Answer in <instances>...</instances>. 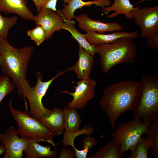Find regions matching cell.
I'll return each instance as SVG.
<instances>
[{
  "label": "cell",
  "instance_id": "9c48e42d",
  "mask_svg": "<svg viewBox=\"0 0 158 158\" xmlns=\"http://www.w3.org/2000/svg\"><path fill=\"white\" fill-rule=\"evenodd\" d=\"M76 83V85L73 87L75 90L74 92H71L65 90L62 91L60 94H68L73 98L71 101L68 104V107L76 109H81L94 97L97 83L95 80L90 77Z\"/></svg>",
  "mask_w": 158,
  "mask_h": 158
},
{
  "label": "cell",
  "instance_id": "603a6c76",
  "mask_svg": "<svg viewBox=\"0 0 158 158\" xmlns=\"http://www.w3.org/2000/svg\"><path fill=\"white\" fill-rule=\"evenodd\" d=\"M146 134V138L151 147L153 150L154 157L158 158V116L153 121Z\"/></svg>",
  "mask_w": 158,
  "mask_h": 158
},
{
  "label": "cell",
  "instance_id": "83f0119b",
  "mask_svg": "<svg viewBox=\"0 0 158 158\" xmlns=\"http://www.w3.org/2000/svg\"><path fill=\"white\" fill-rule=\"evenodd\" d=\"M15 87L10 78L5 75H0V103L8 94L13 91Z\"/></svg>",
  "mask_w": 158,
  "mask_h": 158
},
{
  "label": "cell",
  "instance_id": "e0dca14e",
  "mask_svg": "<svg viewBox=\"0 0 158 158\" xmlns=\"http://www.w3.org/2000/svg\"><path fill=\"white\" fill-rule=\"evenodd\" d=\"M93 57L79 46L78 59L74 65L69 67L70 71H74L80 80L89 78L93 67Z\"/></svg>",
  "mask_w": 158,
  "mask_h": 158
},
{
  "label": "cell",
  "instance_id": "836d02e7",
  "mask_svg": "<svg viewBox=\"0 0 158 158\" xmlns=\"http://www.w3.org/2000/svg\"><path fill=\"white\" fill-rule=\"evenodd\" d=\"M34 3L36 8H37L43 0H32Z\"/></svg>",
  "mask_w": 158,
  "mask_h": 158
},
{
  "label": "cell",
  "instance_id": "ba28073f",
  "mask_svg": "<svg viewBox=\"0 0 158 158\" xmlns=\"http://www.w3.org/2000/svg\"><path fill=\"white\" fill-rule=\"evenodd\" d=\"M132 18L141 30L142 37L147 38L158 34V6L135 7L132 12Z\"/></svg>",
  "mask_w": 158,
  "mask_h": 158
},
{
  "label": "cell",
  "instance_id": "4fadbf2b",
  "mask_svg": "<svg viewBox=\"0 0 158 158\" xmlns=\"http://www.w3.org/2000/svg\"><path fill=\"white\" fill-rule=\"evenodd\" d=\"M63 8L57 11L63 17L65 20L70 21L74 18L75 11L84 6H90L94 5L103 8L109 6L110 0H94L85 1L82 0H63Z\"/></svg>",
  "mask_w": 158,
  "mask_h": 158
},
{
  "label": "cell",
  "instance_id": "2e32d148",
  "mask_svg": "<svg viewBox=\"0 0 158 158\" xmlns=\"http://www.w3.org/2000/svg\"><path fill=\"white\" fill-rule=\"evenodd\" d=\"M39 121L55 136L61 135L65 131L63 110L59 107L53 108L50 114Z\"/></svg>",
  "mask_w": 158,
  "mask_h": 158
},
{
  "label": "cell",
  "instance_id": "5bb4252c",
  "mask_svg": "<svg viewBox=\"0 0 158 158\" xmlns=\"http://www.w3.org/2000/svg\"><path fill=\"white\" fill-rule=\"evenodd\" d=\"M85 35L87 41L95 45L99 44H109L121 38H127L133 39L138 35L137 30L130 32L116 31L110 34H101L93 31L86 32Z\"/></svg>",
  "mask_w": 158,
  "mask_h": 158
},
{
  "label": "cell",
  "instance_id": "ac0fdd59",
  "mask_svg": "<svg viewBox=\"0 0 158 158\" xmlns=\"http://www.w3.org/2000/svg\"><path fill=\"white\" fill-rule=\"evenodd\" d=\"M51 146H44L35 141L30 142L24 150L25 158H55L57 154V149L51 150Z\"/></svg>",
  "mask_w": 158,
  "mask_h": 158
},
{
  "label": "cell",
  "instance_id": "f1b7e54d",
  "mask_svg": "<svg viewBox=\"0 0 158 158\" xmlns=\"http://www.w3.org/2000/svg\"><path fill=\"white\" fill-rule=\"evenodd\" d=\"M27 34L38 46L46 40L45 31L42 27L40 25H37L34 28L28 30Z\"/></svg>",
  "mask_w": 158,
  "mask_h": 158
},
{
  "label": "cell",
  "instance_id": "7c38bea8",
  "mask_svg": "<svg viewBox=\"0 0 158 158\" xmlns=\"http://www.w3.org/2000/svg\"><path fill=\"white\" fill-rule=\"evenodd\" d=\"M38 13L35 20V24L41 25L44 28L46 40L50 38L56 31L62 29L65 20L57 11L47 8Z\"/></svg>",
  "mask_w": 158,
  "mask_h": 158
},
{
  "label": "cell",
  "instance_id": "484cf974",
  "mask_svg": "<svg viewBox=\"0 0 158 158\" xmlns=\"http://www.w3.org/2000/svg\"><path fill=\"white\" fill-rule=\"evenodd\" d=\"M151 146L146 138L141 137L138 142L134 152L131 153L128 158H147L148 150Z\"/></svg>",
  "mask_w": 158,
  "mask_h": 158
},
{
  "label": "cell",
  "instance_id": "ffe728a7",
  "mask_svg": "<svg viewBox=\"0 0 158 158\" xmlns=\"http://www.w3.org/2000/svg\"><path fill=\"white\" fill-rule=\"evenodd\" d=\"M62 29L68 31L72 37L78 42L79 46L93 56L96 54L95 45L90 44L87 40L84 34L80 33L75 27V21L65 20Z\"/></svg>",
  "mask_w": 158,
  "mask_h": 158
},
{
  "label": "cell",
  "instance_id": "d6986e66",
  "mask_svg": "<svg viewBox=\"0 0 158 158\" xmlns=\"http://www.w3.org/2000/svg\"><path fill=\"white\" fill-rule=\"evenodd\" d=\"M135 7L130 2V0H114L113 4L110 6L104 7L103 11L105 14L112 11L115 12L107 16L108 18L116 17L120 14H123L127 18H132V12Z\"/></svg>",
  "mask_w": 158,
  "mask_h": 158
},
{
  "label": "cell",
  "instance_id": "f546056e",
  "mask_svg": "<svg viewBox=\"0 0 158 158\" xmlns=\"http://www.w3.org/2000/svg\"><path fill=\"white\" fill-rule=\"evenodd\" d=\"M58 0H43L41 3L36 8L38 13L47 8H49L56 11V5Z\"/></svg>",
  "mask_w": 158,
  "mask_h": 158
},
{
  "label": "cell",
  "instance_id": "30bf717a",
  "mask_svg": "<svg viewBox=\"0 0 158 158\" xmlns=\"http://www.w3.org/2000/svg\"><path fill=\"white\" fill-rule=\"evenodd\" d=\"M17 130L11 126L6 132L0 133V142L5 146L6 152L3 158H22L23 152L28 145L34 141L28 137L18 136Z\"/></svg>",
  "mask_w": 158,
  "mask_h": 158
},
{
  "label": "cell",
  "instance_id": "9a60e30c",
  "mask_svg": "<svg viewBox=\"0 0 158 158\" xmlns=\"http://www.w3.org/2000/svg\"><path fill=\"white\" fill-rule=\"evenodd\" d=\"M27 4L26 0H0V12L16 14L24 20L35 21L36 16Z\"/></svg>",
  "mask_w": 158,
  "mask_h": 158
},
{
  "label": "cell",
  "instance_id": "44dd1931",
  "mask_svg": "<svg viewBox=\"0 0 158 158\" xmlns=\"http://www.w3.org/2000/svg\"><path fill=\"white\" fill-rule=\"evenodd\" d=\"M63 110L64 132L72 133L79 130L82 121L80 115L76 109L67 105Z\"/></svg>",
  "mask_w": 158,
  "mask_h": 158
},
{
  "label": "cell",
  "instance_id": "e575fe53",
  "mask_svg": "<svg viewBox=\"0 0 158 158\" xmlns=\"http://www.w3.org/2000/svg\"><path fill=\"white\" fill-rule=\"evenodd\" d=\"M2 64V58L1 56V53L0 52V66H1V65Z\"/></svg>",
  "mask_w": 158,
  "mask_h": 158
},
{
  "label": "cell",
  "instance_id": "8fae6325",
  "mask_svg": "<svg viewBox=\"0 0 158 158\" xmlns=\"http://www.w3.org/2000/svg\"><path fill=\"white\" fill-rule=\"evenodd\" d=\"M73 19L78 23L79 28L86 32L91 31L103 34L121 31L123 28L122 25L117 22L104 23L99 20H94L86 13L74 16Z\"/></svg>",
  "mask_w": 158,
  "mask_h": 158
},
{
  "label": "cell",
  "instance_id": "7402d4cb",
  "mask_svg": "<svg viewBox=\"0 0 158 158\" xmlns=\"http://www.w3.org/2000/svg\"><path fill=\"white\" fill-rule=\"evenodd\" d=\"M120 146L113 139L89 158H120Z\"/></svg>",
  "mask_w": 158,
  "mask_h": 158
},
{
  "label": "cell",
  "instance_id": "277c9868",
  "mask_svg": "<svg viewBox=\"0 0 158 158\" xmlns=\"http://www.w3.org/2000/svg\"><path fill=\"white\" fill-rule=\"evenodd\" d=\"M141 81L140 95L133 111V118L151 123L158 116V76L144 75Z\"/></svg>",
  "mask_w": 158,
  "mask_h": 158
},
{
  "label": "cell",
  "instance_id": "4316f807",
  "mask_svg": "<svg viewBox=\"0 0 158 158\" xmlns=\"http://www.w3.org/2000/svg\"><path fill=\"white\" fill-rule=\"evenodd\" d=\"M18 19L17 16L4 17L0 12V38L7 39L9 30L16 23Z\"/></svg>",
  "mask_w": 158,
  "mask_h": 158
},
{
  "label": "cell",
  "instance_id": "cb8c5ba5",
  "mask_svg": "<svg viewBox=\"0 0 158 158\" xmlns=\"http://www.w3.org/2000/svg\"><path fill=\"white\" fill-rule=\"evenodd\" d=\"M94 130V128L91 126L87 125L81 129L74 132L67 133L64 132L62 141V145L63 147L71 146L74 144V140L77 137L82 134L90 136L93 133Z\"/></svg>",
  "mask_w": 158,
  "mask_h": 158
},
{
  "label": "cell",
  "instance_id": "7a4b0ae2",
  "mask_svg": "<svg viewBox=\"0 0 158 158\" xmlns=\"http://www.w3.org/2000/svg\"><path fill=\"white\" fill-rule=\"evenodd\" d=\"M33 50L32 46L16 48L10 44L7 39L0 38L1 70L4 75L12 79L18 94L22 98H23L27 71Z\"/></svg>",
  "mask_w": 158,
  "mask_h": 158
},
{
  "label": "cell",
  "instance_id": "52a82bcc",
  "mask_svg": "<svg viewBox=\"0 0 158 158\" xmlns=\"http://www.w3.org/2000/svg\"><path fill=\"white\" fill-rule=\"evenodd\" d=\"M69 71L68 67L64 71H59L54 77L46 81H42L43 75L41 72H38L36 74L37 83L32 87L30 86L29 81L27 80L24 90L23 98H26L29 102L30 108L28 113L31 116L39 121L51 113L52 110L47 109L43 106L42 99L53 81Z\"/></svg>",
  "mask_w": 158,
  "mask_h": 158
},
{
  "label": "cell",
  "instance_id": "d590c367",
  "mask_svg": "<svg viewBox=\"0 0 158 158\" xmlns=\"http://www.w3.org/2000/svg\"></svg>",
  "mask_w": 158,
  "mask_h": 158
},
{
  "label": "cell",
  "instance_id": "8992f818",
  "mask_svg": "<svg viewBox=\"0 0 158 158\" xmlns=\"http://www.w3.org/2000/svg\"><path fill=\"white\" fill-rule=\"evenodd\" d=\"M151 123L134 118L116 127L110 135L120 145L121 157L126 151L130 150L131 153L134 152L138 142L142 135L146 133Z\"/></svg>",
  "mask_w": 158,
  "mask_h": 158
},
{
  "label": "cell",
  "instance_id": "d4e9b609",
  "mask_svg": "<svg viewBox=\"0 0 158 158\" xmlns=\"http://www.w3.org/2000/svg\"><path fill=\"white\" fill-rule=\"evenodd\" d=\"M98 143V141L90 136L85 137L83 139L81 144L83 148L82 150L78 149L74 144L71 146L74 150L76 157L77 158H87L88 153L90 149L96 146Z\"/></svg>",
  "mask_w": 158,
  "mask_h": 158
},
{
  "label": "cell",
  "instance_id": "3957f363",
  "mask_svg": "<svg viewBox=\"0 0 158 158\" xmlns=\"http://www.w3.org/2000/svg\"><path fill=\"white\" fill-rule=\"evenodd\" d=\"M133 40L123 38L110 43L94 45L104 73H107L116 65L133 62L137 55V47Z\"/></svg>",
  "mask_w": 158,
  "mask_h": 158
},
{
  "label": "cell",
  "instance_id": "4dcf8cb0",
  "mask_svg": "<svg viewBox=\"0 0 158 158\" xmlns=\"http://www.w3.org/2000/svg\"><path fill=\"white\" fill-rule=\"evenodd\" d=\"M75 157V152L73 149L64 147L60 151V158H74Z\"/></svg>",
  "mask_w": 158,
  "mask_h": 158
},
{
  "label": "cell",
  "instance_id": "d6a6232c",
  "mask_svg": "<svg viewBox=\"0 0 158 158\" xmlns=\"http://www.w3.org/2000/svg\"><path fill=\"white\" fill-rule=\"evenodd\" d=\"M6 152V149L4 144L1 143L0 144V155L4 154Z\"/></svg>",
  "mask_w": 158,
  "mask_h": 158
},
{
  "label": "cell",
  "instance_id": "6da1fadb",
  "mask_svg": "<svg viewBox=\"0 0 158 158\" xmlns=\"http://www.w3.org/2000/svg\"><path fill=\"white\" fill-rule=\"evenodd\" d=\"M141 83V80L122 81L111 84L104 90L99 103L108 116L113 130L120 116L135 109L140 95Z\"/></svg>",
  "mask_w": 158,
  "mask_h": 158
},
{
  "label": "cell",
  "instance_id": "5b68a950",
  "mask_svg": "<svg viewBox=\"0 0 158 158\" xmlns=\"http://www.w3.org/2000/svg\"><path fill=\"white\" fill-rule=\"evenodd\" d=\"M12 103V100H10L8 102L9 110L17 124L18 134L21 136L28 137L39 143L46 142L56 147L54 141L55 135L38 120L31 116L28 113L15 109Z\"/></svg>",
  "mask_w": 158,
  "mask_h": 158
},
{
  "label": "cell",
  "instance_id": "1f68e13d",
  "mask_svg": "<svg viewBox=\"0 0 158 158\" xmlns=\"http://www.w3.org/2000/svg\"><path fill=\"white\" fill-rule=\"evenodd\" d=\"M146 43L151 49H156L158 48V34H156L147 38Z\"/></svg>",
  "mask_w": 158,
  "mask_h": 158
}]
</instances>
